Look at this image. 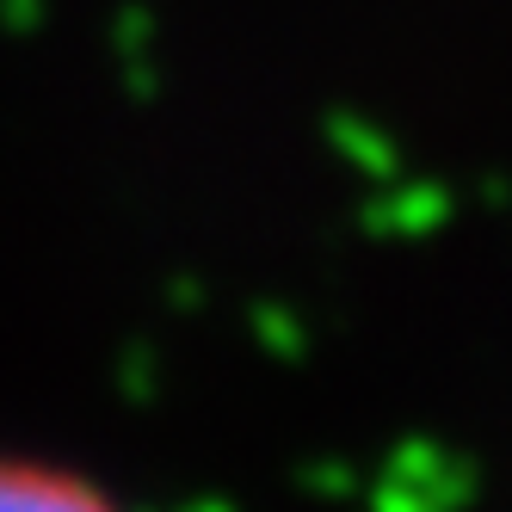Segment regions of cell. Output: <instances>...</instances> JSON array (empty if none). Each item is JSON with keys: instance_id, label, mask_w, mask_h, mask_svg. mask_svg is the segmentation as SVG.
<instances>
[{"instance_id": "cell-1", "label": "cell", "mask_w": 512, "mask_h": 512, "mask_svg": "<svg viewBox=\"0 0 512 512\" xmlns=\"http://www.w3.org/2000/svg\"><path fill=\"white\" fill-rule=\"evenodd\" d=\"M0 512H130V506L81 463L44 451H0Z\"/></svg>"}]
</instances>
